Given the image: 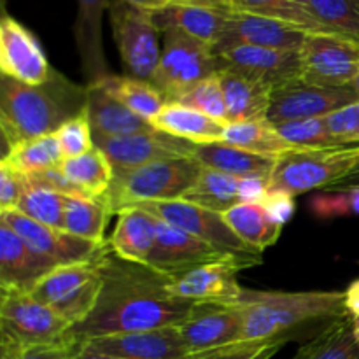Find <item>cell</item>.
I'll list each match as a JSON object with an SVG mask.
<instances>
[{
    "mask_svg": "<svg viewBox=\"0 0 359 359\" xmlns=\"http://www.w3.org/2000/svg\"><path fill=\"white\" fill-rule=\"evenodd\" d=\"M359 165V144L337 147H298L283 154L272 172V188L293 196L337 184Z\"/></svg>",
    "mask_w": 359,
    "mask_h": 359,
    "instance_id": "8992f818",
    "label": "cell"
},
{
    "mask_svg": "<svg viewBox=\"0 0 359 359\" xmlns=\"http://www.w3.org/2000/svg\"><path fill=\"white\" fill-rule=\"evenodd\" d=\"M151 126L172 137L196 144V146L221 142L224 128H226V125L182 102H167L161 111L151 119Z\"/></svg>",
    "mask_w": 359,
    "mask_h": 359,
    "instance_id": "83f0119b",
    "label": "cell"
},
{
    "mask_svg": "<svg viewBox=\"0 0 359 359\" xmlns=\"http://www.w3.org/2000/svg\"><path fill=\"white\" fill-rule=\"evenodd\" d=\"M102 284L104 279L98 258H95L90 262L55 266L35 284L30 293L76 326L86 321L93 312L100 297Z\"/></svg>",
    "mask_w": 359,
    "mask_h": 359,
    "instance_id": "ba28073f",
    "label": "cell"
},
{
    "mask_svg": "<svg viewBox=\"0 0 359 359\" xmlns=\"http://www.w3.org/2000/svg\"><path fill=\"white\" fill-rule=\"evenodd\" d=\"M262 207L265 209V212L269 214L270 219L277 224V226H286L291 221V217L294 216V210H297V203H294V196L291 193L284 191V189L272 188L266 195V198L263 200Z\"/></svg>",
    "mask_w": 359,
    "mask_h": 359,
    "instance_id": "7dc6e473",
    "label": "cell"
},
{
    "mask_svg": "<svg viewBox=\"0 0 359 359\" xmlns=\"http://www.w3.org/2000/svg\"><path fill=\"white\" fill-rule=\"evenodd\" d=\"M242 269H249L248 263L237 258H228L165 273L168 276L170 293L181 300L193 304H235L244 291L237 279V273Z\"/></svg>",
    "mask_w": 359,
    "mask_h": 359,
    "instance_id": "7c38bea8",
    "label": "cell"
},
{
    "mask_svg": "<svg viewBox=\"0 0 359 359\" xmlns=\"http://www.w3.org/2000/svg\"><path fill=\"white\" fill-rule=\"evenodd\" d=\"M235 9L294 25L312 34H333L297 0H235Z\"/></svg>",
    "mask_w": 359,
    "mask_h": 359,
    "instance_id": "74e56055",
    "label": "cell"
},
{
    "mask_svg": "<svg viewBox=\"0 0 359 359\" xmlns=\"http://www.w3.org/2000/svg\"><path fill=\"white\" fill-rule=\"evenodd\" d=\"M98 265L104 279L100 297L90 318L70 330L74 344L93 337L177 326L191 311L193 302L170 293L167 273L119 258L109 242L98 256Z\"/></svg>",
    "mask_w": 359,
    "mask_h": 359,
    "instance_id": "6da1fadb",
    "label": "cell"
},
{
    "mask_svg": "<svg viewBox=\"0 0 359 359\" xmlns=\"http://www.w3.org/2000/svg\"><path fill=\"white\" fill-rule=\"evenodd\" d=\"M272 344L280 342H238L209 353H200L191 359H256Z\"/></svg>",
    "mask_w": 359,
    "mask_h": 359,
    "instance_id": "c3c4849f",
    "label": "cell"
},
{
    "mask_svg": "<svg viewBox=\"0 0 359 359\" xmlns=\"http://www.w3.org/2000/svg\"><path fill=\"white\" fill-rule=\"evenodd\" d=\"M109 6L111 0H77L74 39L86 84L97 83L111 74L102 41V18Z\"/></svg>",
    "mask_w": 359,
    "mask_h": 359,
    "instance_id": "cb8c5ba5",
    "label": "cell"
},
{
    "mask_svg": "<svg viewBox=\"0 0 359 359\" xmlns=\"http://www.w3.org/2000/svg\"><path fill=\"white\" fill-rule=\"evenodd\" d=\"M0 72L23 84H42L53 67L41 41L16 18L4 11L0 20Z\"/></svg>",
    "mask_w": 359,
    "mask_h": 359,
    "instance_id": "2e32d148",
    "label": "cell"
},
{
    "mask_svg": "<svg viewBox=\"0 0 359 359\" xmlns=\"http://www.w3.org/2000/svg\"><path fill=\"white\" fill-rule=\"evenodd\" d=\"M217 79L223 88L230 123L266 119L272 102V86L231 69H221Z\"/></svg>",
    "mask_w": 359,
    "mask_h": 359,
    "instance_id": "484cf974",
    "label": "cell"
},
{
    "mask_svg": "<svg viewBox=\"0 0 359 359\" xmlns=\"http://www.w3.org/2000/svg\"><path fill=\"white\" fill-rule=\"evenodd\" d=\"M353 332H354V339H356V344L359 347V316L358 318H353Z\"/></svg>",
    "mask_w": 359,
    "mask_h": 359,
    "instance_id": "680465c9",
    "label": "cell"
},
{
    "mask_svg": "<svg viewBox=\"0 0 359 359\" xmlns=\"http://www.w3.org/2000/svg\"><path fill=\"white\" fill-rule=\"evenodd\" d=\"M347 188H359V165L351 172L347 177H344L342 181H339L337 184L330 186L326 189H347Z\"/></svg>",
    "mask_w": 359,
    "mask_h": 359,
    "instance_id": "db71d44e",
    "label": "cell"
},
{
    "mask_svg": "<svg viewBox=\"0 0 359 359\" xmlns=\"http://www.w3.org/2000/svg\"><path fill=\"white\" fill-rule=\"evenodd\" d=\"M351 86L354 88V91H356V93H358V97H359V74H358V76H356V79L353 81V84H351Z\"/></svg>",
    "mask_w": 359,
    "mask_h": 359,
    "instance_id": "91938a15",
    "label": "cell"
},
{
    "mask_svg": "<svg viewBox=\"0 0 359 359\" xmlns=\"http://www.w3.org/2000/svg\"><path fill=\"white\" fill-rule=\"evenodd\" d=\"M16 359H76L74 344H55V346L28 347L21 351Z\"/></svg>",
    "mask_w": 359,
    "mask_h": 359,
    "instance_id": "f907efd6",
    "label": "cell"
},
{
    "mask_svg": "<svg viewBox=\"0 0 359 359\" xmlns=\"http://www.w3.org/2000/svg\"><path fill=\"white\" fill-rule=\"evenodd\" d=\"M307 7L330 32L359 44V0H309Z\"/></svg>",
    "mask_w": 359,
    "mask_h": 359,
    "instance_id": "ab89813d",
    "label": "cell"
},
{
    "mask_svg": "<svg viewBox=\"0 0 359 359\" xmlns=\"http://www.w3.org/2000/svg\"><path fill=\"white\" fill-rule=\"evenodd\" d=\"M70 330L67 319L30 291L0 290V359H16L28 347L74 344Z\"/></svg>",
    "mask_w": 359,
    "mask_h": 359,
    "instance_id": "277c9868",
    "label": "cell"
},
{
    "mask_svg": "<svg viewBox=\"0 0 359 359\" xmlns=\"http://www.w3.org/2000/svg\"><path fill=\"white\" fill-rule=\"evenodd\" d=\"M177 330L189 353H209L242 342L244 314L237 304L200 302L193 304Z\"/></svg>",
    "mask_w": 359,
    "mask_h": 359,
    "instance_id": "5bb4252c",
    "label": "cell"
},
{
    "mask_svg": "<svg viewBox=\"0 0 359 359\" xmlns=\"http://www.w3.org/2000/svg\"><path fill=\"white\" fill-rule=\"evenodd\" d=\"M195 158L202 167L214 168L235 177L248 175H269L276 168L277 156H263V154L249 153L241 147L230 146L226 142L198 144L195 149Z\"/></svg>",
    "mask_w": 359,
    "mask_h": 359,
    "instance_id": "f1b7e54d",
    "label": "cell"
},
{
    "mask_svg": "<svg viewBox=\"0 0 359 359\" xmlns=\"http://www.w3.org/2000/svg\"><path fill=\"white\" fill-rule=\"evenodd\" d=\"M86 84H77L53 69L42 84L0 79V130L6 151L28 140L53 135L69 119L86 112Z\"/></svg>",
    "mask_w": 359,
    "mask_h": 359,
    "instance_id": "3957f363",
    "label": "cell"
},
{
    "mask_svg": "<svg viewBox=\"0 0 359 359\" xmlns=\"http://www.w3.org/2000/svg\"><path fill=\"white\" fill-rule=\"evenodd\" d=\"M277 132L283 135L284 140L294 147H337L340 146L335 137L330 132L325 118H309L298 119V121H287L276 125Z\"/></svg>",
    "mask_w": 359,
    "mask_h": 359,
    "instance_id": "60d3db41",
    "label": "cell"
},
{
    "mask_svg": "<svg viewBox=\"0 0 359 359\" xmlns=\"http://www.w3.org/2000/svg\"><path fill=\"white\" fill-rule=\"evenodd\" d=\"M325 119L340 146L359 144V100L325 116Z\"/></svg>",
    "mask_w": 359,
    "mask_h": 359,
    "instance_id": "f6af8a7d",
    "label": "cell"
},
{
    "mask_svg": "<svg viewBox=\"0 0 359 359\" xmlns=\"http://www.w3.org/2000/svg\"><path fill=\"white\" fill-rule=\"evenodd\" d=\"M293 359H359L353 318H344L309 339Z\"/></svg>",
    "mask_w": 359,
    "mask_h": 359,
    "instance_id": "e575fe53",
    "label": "cell"
},
{
    "mask_svg": "<svg viewBox=\"0 0 359 359\" xmlns=\"http://www.w3.org/2000/svg\"><path fill=\"white\" fill-rule=\"evenodd\" d=\"M202 165L195 158L160 160L114 174L109 191L102 196L112 214L146 202L181 200L198 181Z\"/></svg>",
    "mask_w": 359,
    "mask_h": 359,
    "instance_id": "5b68a950",
    "label": "cell"
},
{
    "mask_svg": "<svg viewBox=\"0 0 359 359\" xmlns=\"http://www.w3.org/2000/svg\"><path fill=\"white\" fill-rule=\"evenodd\" d=\"M93 142L109 158L114 174L160 160L193 158L196 149V144L172 137L156 128L125 137H93Z\"/></svg>",
    "mask_w": 359,
    "mask_h": 359,
    "instance_id": "4fadbf2b",
    "label": "cell"
},
{
    "mask_svg": "<svg viewBox=\"0 0 359 359\" xmlns=\"http://www.w3.org/2000/svg\"><path fill=\"white\" fill-rule=\"evenodd\" d=\"M76 346L119 359H191L196 356L188 351L177 326L93 337Z\"/></svg>",
    "mask_w": 359,
    "mask_h": 359,
    "instance_id": "ac0fdd59",
    "label": "cell"
},
{
    "mask_svg": "<svg viewBox=\"0 0 359 359\" xmlns=\"http://www.w3.org/2000/svg\"><path fill=\"white\" fill-rule=\"evenodd\" d=\"M300 58V81L312 86H349L359 74V44L342 35L309 34Z\"/></svg>",
    "mask_w": 359,
    "mask_h": 359,
    "instance_id": "8fae6325",
    "label": "cell"
},
{
    "mask_svg": "<svg viewBox=\"0 0 359 359\" xmlns=\"http://www.w3.org/2000/svg\"><path fill=\"white\" fill-rule=\"evenodd\" d=\"M63 195L65 193L27 181V188L16 210L37 223L63 230Z\"/></svg>",
    "mask_w": 359,
    "mask_h": 359,
    "instance_id": "f35d334b",
    "label": "cell"
},
{
    "mask_svg": "<svg viewBox=\"0 0 359 359\" xmlns=\"http://www.w3.org/2000/svg\"><path fill=\"white\" fill-rule=\"evenodd\" d=\"M107 242L119 258L149 265L156 248V217L139 207H128L118 214V223Z\"/></svg>",
    "mask_w": 359,
    "mask_h": 359,
    "instance_id": "4316f807",
    "label": "cell"
},
{
    "mask_svg": "<svg viewBox=\"0 0 359 359\" xmlns=\"http://www.w3.org/2000/svg\"><path fill=\"white\" fill-rule=\"evenodd\" d=\"M86 116L93 137H125L153 130L149 121L116 100L98 83L86 84Z\"/></svg>",
    "mask_w": 359,
    "mask_h": 359,
    "instance_id": "d4e9b609",
    "label": "cell"
},
{
    "mask_svg": "<svg viewBox=\"0 0 359 359\" xmlns=\"http://www.w3.org/2000/svg\"><path fill=\"white\" fill-rule=\"evenodd\" d=\"M309 210L318 219L359 216V188L319 189L309 200Z\"/></svg>",
    "mask_w": 359,
    "mask_h": 359,
    "instance_id": "b9f144b4",
    "label": "cell"
},
{
    "mask_svg": "<svg viewBox=\"0 0 359 359\" xmlns=\"http://www.w3.org/2000/svg\"><path fill=\"white\" fill-rule=\"evenodd\" d=\"M114 2L126 4V6L135 7V9L146 11V13L154 14V13H158V11L168 7L170 4H174L175 0H114Z\"/></svg>",
    "mask_w": 359,
    "mask_h": 359,
    "instance_id": "816d5d0a",
    "label": "cell"
},
{
    "mask_svg": "<svg viewBox=\"0 0 359 359\" xmlns=\"http://www.w3.org/2000/svg\"><path fill=\"white\" fill-rule=\"evenodd\" d=\"M228 258H235V256L226 255L210 245L209 242L156 217V248L149 259V266L153 269L161 270V272H174V270Z\"/></svg>",
    "mask_w": 359,
    "mask_h": 359,
    "instance_id": "44dd1931",
    "label": "cell"
},
{
    "mask_svg": "<svg viewBox=\"0 0 359 359\" xmlns=\"http://www.w3.org/2000/svg\"><path fill=\"white\" fill-rule=\"evenodd\" d=\"M270 189H272V182H270L269 175H248V177H241V184H238L241 203H256V205H262Z\"/></svg>",
    "mask_w": 359,
    "mask_h": 359,
    "instance_id": "681fc988",
    "label": "cell"
},
{
    "mask_svg": "<svg viewBox=\"0 0 359 359\" xmlns=\"http://www.w3.org/2000/svg\"><path fill=\"white\" fill-rule=\"evenodd\" d=\"M221 70L212 46L191 37L186 32L170 28L163 32L161 58L151 83L167 102H179L196 84Z\"/></svg>",
    "mask_w": 359,
    "mask_h": 359,
    "instance_id": "52a82bcc",
    "label": "cell"
},
{
    "mask_svg": "<svg viewBox=\"0 0 359 359\" xmlns=\"http://www.w3.org/2000/svg\"><path fill=\"white\" fill-rule=\"evenodd\" d=\"M27 188V177L9 161H0V210L16 209Z\"/></svg>",
    "mask_w": 359,
    "mask_h": 359,
    "instance_id": "bcb514c9",
    "label": "cell"
},
{
    "mask_svg": "<svg viewBox=\"0 0 359 359\" xmlns=\"http://www.w3.org/2000/svg\"><path fill=\"white\" fill-rule=\"evenodd\" d=\"M55 137L58 139L65 158L81 156V154L88 153V151H91L95 147L93 132H91L86 112L63 123L56 130Z\"/></svg>",
    "mask_w": 359,
    "mask_h": 359,
    "instance_id": "ee69618b",
    "label": "cell"
},
{
    "mask_svg": "<svg viewBox=\"0 0 359 359\" xmlns=\"http://www.w3.org/2000/svg\"><path fill=\"white\" fill-rule=\"evenodd\" d=\"M344 300H346V309L351 318L359 316V277L349 284L344 291Z\"/></svg>",
    "mask_w": 359,
    "mask_h": 359,
    "instance_id": "f5cc1de1",
    "label": "cell"
},
{
    "mask_svg": "<svg viewBox=\"0 0 359 359\" xmlns=\"http://www.w3.org/2000/svg\"><path fill=\"white\" fill-rule=\"evenodd\" d=\"M221 142L241 147V149L249 151V153L277 158L290 153V151L298 149V147L291 146L287 140L283 139V135L277 132L276 125H272L269 119L230 123L224 128L223 140Z\"/></svg>",
    "mask_w": 359,
    "mask_h": 359,
    "instance_id": "1f68e13d",
    "label": "cell"
},
{
    "mask_svg": "<svg viewBox=\"0 0 359 359\" xmlns=\"http://www.w3.org/2000/svg\"><path fill=\"white\" fill-rule=\"evenodd\" d=\"M238 184H241V177L209 167H202L198 181L186 193L182 200L223 214L241 203Z\"/></svg>",
    "mask_w": 359,
    "mask_h": 359,
    "instance_id": "d590c367",
    "label": "cell"
},
{
    "mask_svg": "<svg viewBox=\"0 0 359 359\" xmlns=\"http://www.w3.org/2000/svg\"><path fill=\"white\" fill-rule=\"evenodd\" d=\"M2 9L6 11V0H2Z\"/></svg>",
    "mask_w": 359,
    "mask_h": 359,
    "instance_id": "6125c7cd",
    "label": "cell"
},
{
    "mask_svg": "<svg viewBox=\"0 0 359 359\" xmlns=\"http://www.w3.org/2000/svg\"><path fill=\"white\" fill-rule=\"evenodd\" d=\"M151 216L177 226L202 241L209 242L219 251L235 256L249 266L262 265V252L249 248L230 226L221 212L205 209L188 200H165V202H146L137 205Z\"/></svg>",
    "mask_w": 359,
    "mask_h": 359,
    "instance_id": "9c48e42d",
    "label": "cell"
},
{
    "mask_svg": "<svg viewBox=\"0 0 359 359\" xmlns=\"http://www.w3.org/2000/svg\"><path fill=\"white\" fill-rule=\"evenodd\" d=\"M0 221L13 228L34 251L53 259L56 265L90 262V259L98 258L102 249L107 244V241L98 244V242L76 237L60 228L37 223L16 209L0 210Z\"/></svg>",
    "mask_w": 359,
    "mask_h": 359,
    "instance_id": "e0dca14e",
    "label": "cell"
},
{
    "mask_svg": "<svg viewBox=\"0 0 359 359\" xmlns=\"http://www.w3.org/2000/svg\"><path fill=\"white\" fill-rule=\"evenodd\" d=\"M235 9H224V7L203 6V4L189 2H174L165 9L153 14L154 23L160 32L177 28L186 32L191 37L214 46L221 41L226 32L230 16Z\"/></svg>",
    "mask_w": 359,
    "mask_h": 359,
    "instance_id": "603a6c76",
    "label": "cell"
},
{
    "mask_svg": "<svg viewBox=\"0 0 359 359\" xmlns=\"http://www.w3.org/2000/svg\"><path fill=\"white\" fill-rule=\"evenodd\" d=\"M175 2H189V4H203V6L224 7V9H235V0H175ZM237 11V9H235Z\"/></svg>",
    "mask_w": 359,
    "mask_h": 359,
    "instance_id": "11a10c76",
    "label": "cell"
},
{
    "mask_svg": "<svg viewBox=\"0 0 359 359\" xmlns=\"http://www.w3.org/2000/svg\"><path fill=\"white\" fill-rule=\"evenodd\" d=\"M309 34L312 32L284 23V21L244 13V11H233L226 32L221 41L214 46V53L219 55L235 46H258V48L283 49V51H300Z\"/></svg>",
    "mask_w": 359,
    "mask_h": 359,
    "instance_id": "d6986e66",
    "label": "cell"
},
{
    "mask_svg": "<svg viewBox=\"0 0 359 359\" xmlns=\"http://www.w3.org/2000/svg\"><path fill=\"white\" fill-rule=\"evenodd\" d=\"M56 265L39 255L13 228L0 221V290L32 291Z\"/></svg>",
    "mask_w": 359,
    "mask_h": 359,
    "instance_id": "7402d4cb",
    "label": "cell"
},
{
    "mask_svg": "<svg viewBox=\"0 0 359 359\" xmlns=\"http://www.w3.org/2000/svg\"><path fill=\"white\" fill-rule=\"evenodd\" d=\"M4 160L9 161L20 174L34 175L58 168L65 160V154L53 133L11 147L4 154Z\"/></svg>",
    "mask_w": 359,
    "mask_h": 359,
    "instance_id": "8d00e7d4",
    "label": "cell"
},
{
    "mask_svg": "<svg viewBox=\"0 0 359 359\" xmlns=\"http://www.w3.org/2000/svg\"><path fill=\"white\" fill-rule=\"evenodd\" d=\"M107 93H111L116 100L135 112L137 116L151 123V119L161 111L167 100L149 81L137 79L132 76H114L109 74L104 79L97 81Z\"/></svg>",
    "mask_w": 359,
    "mask_h": 359,
    "instance_id": "836d02e7",
    "label": "cell"
},
{
    "mask_svg": "<svg viewBox=\"0 0 359 359\" xmlns=\"http://www.w3.org/2000/svg\"><path fill=\"white\" fill-rule=\"evenodd\" d=\"M76 359H119V358H112V356H105V354L91 353V351L84 349V347L76 346Z\"/></svg>",
    "mask_w": 359,
    "mask_h": 359,
    "instance_id": "9f6ffc18",
    "label": "cell"
},
{
    "mask_svg": "<svg viewBox=\"0 0 359 359\" xmlns=\"http://www.w3.org/2000/svg\"><path fill=\"white\" fill-rule=\"evenodd\" d=\"M179 102L196 109V111L203 112L205 116L223 123V125H230L226 100H224L223 88H221L219 79H217V74H214V76L207 77L202 83L196 84V86L193 88L188 95H184Z\"/></svg>",
    "mask_w": 359,
    "mask_h": 359,
    "instance_id": "7bdbcfd3",
    "label": "cell"
},
{
    "mask_svg": "<svg viewBox=\"0 0 359 359\" xmlns=\"http://www.w3.org/2000/svg\"><path fill=\"white\" fill-rule=\"evenodd\" d=\"M283 346H284V344H272V346L266 347V349L263 351V353L259 354V356L256 358V359H272L277 353H279L280 347H283Z\"/></svg>",
    "mask_w": 359,
    "mask_h": 359,
    "instance_id": "6f0895ef",
    "label": "cell"
},
{
    "mask_svg": "<svg viewBox=\"0 0 359 359\" xmlns=\"http://www.w3.org/2000/svg\"><path fill=\"white\" fill-rule=\"evenodd\" d=\"M112 212L102 198L63 195V230L91 242H105L104 231Z\"/></svg>",
    "mask_w": 359,
    "mask_h": 359,
    "instance_id": "4dcf8cb0",
    "label": "cell"
},
{
    "mask_svg": "<svg viewBox=\"0 0 359 359\" xmlns=\"http://www.w3.org/2000/svg\"><path fill=\"white\" fill-rule=\"evenodd\" d=\"M112 37L126 76L149 81L161 58L160 28L151 13L111 0L109 6Z\"/></svg>",
    "mask_w": 359,
    "mask_h": 359,
    "instance_id": "30bf717a",
    "label": "cell"
},
{
    "mask_svg": "<svg viewBox=\"0 0 359 359\" xmlns=\"http://www.w3.org/2000/svg\"><path fill=\"white\" fill-rule=\"evenodd\" d=\"M358 100V93L351 84L340 88H321L305 84L298 79L272 91L266 119L272 125H280L298 119L325 118Z\"/></svg>",
    "mask_w": 359,
    "mask_h": 359,
    "instance_id": "9a60e30c",
    "label": "cell"
},
{
    "mask_svg": "<svg viewBox=\"0 0 359 359\" xmlns=\"http://www.w3.org/2000/svg\"><path fill=\"white\" fill-rule=\"evenodd\" d=\"M297 2H300V4H304V6H307L309 0H297Z\"/></svg>",
    "mask_w": 359,
    "mask_h": 359,
    "instance_id": "94428289",
    "label": "cell"
},
{
    "mask_svg": "<svg viewBox=\"0 0 359 359\" xmlns=\"http://www.w3.org/2000/svg\"><path fill=\"white\" fill-rule=\"evenodd\" d=\"M228 226L258 252L276 244L280 237L283 226H277L262 205L256 203H237L223 212Z\"/></svg>",
    "mask_w": 359,
    "mask_h": 359,
    "instance_id": "d6a6232c",
    "label": "cell"
},
{
    "mask_svg": "<svg viewBox=\"0 0 359 359\" xmlns=\"http://www.w3.org/2000/svg\"><path fill=\"white\" fill-rule=\"evenodd\" d=\"M221 69H231L244 76L276 88L300 79V51L258 48V46H235L216 55Z\"/></svg>",
    "mask_w": 359,
    "mask_h": 359,
    "instance_id": "ffe728a7",
    "label": "cell"
},
{
    "mask_svg": "<svg viewBox=\"0 0 359 359\" xmlns=\"http://www.w3.org/2000/svg\"><path fill=\"white\" fill-rule=\"evenodd\" d=\"M235 304L244 314L242 342H280L316 337L339 319L351 318L344 291H242Z\"/></svg>",
    "mask_w": 359,
    "mask_h": 359,
    "instance_id": "7a4b0ae2",
    "label": "cell"
},
{
    "mask_svg": "<svg viewBox=\"0 0 359 359\" xmlns=\"http://www.w3.org/2000/svg\"><path fill=\"white\" fill-rule=\"evenodd\" d=\"M60 170L81 195L90 198H102L114 181V168L97 146L81 156L65 158Z\"/></svg>",
    "mask_w": 359,
    "mask_h": 359,
    "instance_id": "f546056e",
    "label": "cell"
}]
</instances>
